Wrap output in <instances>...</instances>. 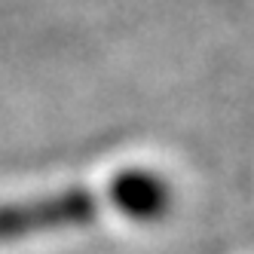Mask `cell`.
I'll return each mask as SVG.
<instances>
[{"mask_svg": "<svg viewBox=\"0 0 254 254\" xmlns=\"http://www.w3.org/2000/svg\"><path fill=\"white\" fill-rule=\"evenodd\" d=\"M95 217V196L83 190H64L40 196L25 205H6L0 208V239H22L31 233L46 230H64L77 227Z\"/></svg>", "mask_w": 254, "mask_h": 254, "instance_id": "1", "label": "cell"}, {"mask_svg": "<svg viewBox=\"0 0 254 254\" xmlns=\"http://www.w3.org/2000/svg\"><path fill=\"white\" fill-rule=\"evenodd\" d=\"M114 205L135 217V221H156L172 205V187L162 181V175H153L147 169H132L117 175L111 184Z\"/></svg>", "mask_w": 254, "mask_h": 254, "instance_id": "2", "label": "cell"}]
</instances>
